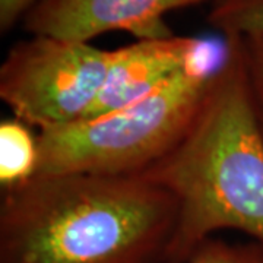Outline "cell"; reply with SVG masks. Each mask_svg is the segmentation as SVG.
Segmentation results:
<instances>
[{"mask_svg": "<svg viewBox=\"0 0 263 263\" xmlns=\"http://www.w3.org/2000/svg\"><path fill=\"white\" fill-rule=\"evenodd\" d=\"M139 177L171 193L177 222L162 262H181L221 230L263 245V138L249 95L240 35L221 60L186 132Z\"/></svg>", "mask_w": 263, "mask_h": 263, "instance_id": "6da1fadb", "label": "cell"}, {"mask_svg": "<svg viewBox=\"0 0 263 263\" xmlns=\"http://www.w3.org/2000/svg\"><path fill=\"white\" fill-rule=\"evenodd\" d=\"M174 196L139 176H34L3 189L0 263H158Z\"/></svg>", "mask_w": 263, "mask_h": 263, "instance_id": "7a4b0ae2", "label": "cell"}, {"mask_svg": "<svg viewBox=\"0 0 263 263\" xmlns=\"http://www.w3.org/2000/svg\"><path fill=\"white\" fill-rule=\"evenodd\" d=\"M218 63L193 67L113 113L38 132L34 176H139L186 132Z\"/></svg>", "mask_w": 263, "mask_h": 263, "instance_id": "3957f363", "label": "cell"}, {"mask_svg": "<svg viewBox=\"0 0 263 263\" xmlns=\"http://www.w3.org/2000/svg\"><path fill=\"white\" fill-rule=\"evenodd\" d=\"M113 50L31 35L0 66V100L19 122L50 130L81 122L103 89Z\"/></svg>", "mask_w": 263, "mask_h": 263, "instance_id": "277c9868", "label": "cell"}, {"mask_svg": "<svg viewBox=\"0 0 263 263\" xmlns=\"http://www.w3.org/2000/svg\"><path fill=\"white\" fill-rule=\"evenodd\" d=\"M211 0H38L22 21L29 35L89 43L110 31L136 40L174 35L165 22L173 10L209 5Z\"/></svg>", "mask_w": 263, "mask_h": 263, "instance_id": "5b68a950", "label": "cell"}, {"mask_svg": "<svg viewBox=\"0 0 263 263\" xmlns=\"http://www.w3.org/2000/svg\"><path fill=\"white\" fill-rule=\"evenodd\" d=\"M206 63H212L211 47L196 37L174 34L157 40H136L116 48L103 89L84 120L113 113Z\"/></svg>", "mask_w": 263, "mask_h": 263, "instance_id": "8992f818", "label": "cell"}, {"mask_svg": "<svg viewBox=\"0 0 263 263\" xmlns=\"http://www.w3.org/2000/svg\"><path fill=\"white\" fill-rule=\"evenodd\" d=\"M37 136L28 124L16 119L0 124V183L2 189L27 181L35 174Z\"/></svg>", "mask_w": 263, "mask_h": 263, "instance_id": "52a82bcc", "label": "cell"}, {"mask_svg": "<svg viewBox=\"0 0 263 263\" xmlns=\"http://www.w3.org/2000/svg\"><path fill=\"white\" fill-rule=\"evenodd\" d=\"M206 22L228 35H263V0H211Z\"/></svg>", "mask_w": 263, "mask_h": 263, "instance_id": "ba28073f", "label": "cell"}, {"mask_svg": "<svg viewBox=\"0 0 263 263\" xmlns=\"http://www.w3.org/2000/svg\"><path fill=\"white\" fill-rule=\"evenodd\" d=\"M158 263H263V245L257 241L230 243L209 237L181 262Z\"/></svg>", "mask_w": 263, "mask_h": 263, "instance_id": "9c48e42d", "label": "cell"}, {"mask_svg": "<svg viewBox=\"0 0 263 263\" xmlns=\"http://www.w3.org/2000/svg\"><path fill=\"white\" fill-rule=\"evenodd\" d=\"M245 54L249 95L263 138V35H240Z\"/></svg>", "mask_w": 263, "mask_h": 263, "instance_id": "30bf717a", "label": "cell"}, {"mask_svg": "<svg viewBox=\"0 0 263 263\" xmlns=\"http://www.w3.org/2000/svg\"><path fill=\"white\" fill-rule=\"evenodd\" d=\"M38 0H0V32L6 34L19 21H24L28 10Z\"/></svg>", "mask_w": 263, "mask_h": 263, "instance_id": "8fae6325", "label": "cell"}]
</instances>
